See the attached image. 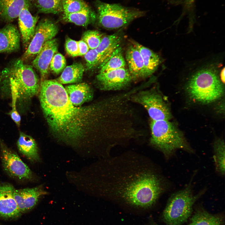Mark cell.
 Segmentation results:
<instances>
[{"label": "cell", "mask_w": 225, "mask_h": 225, "mask_svg": "<svg viewBox=\"0 0 225 225\" xmlns=\"http://www.w3.org/2000/svg\"><path fill=\"white\" fill-rule=\"evenodd\" d=\"M61 19L65 22L72 23L77 25L86 27L95 22L97 19V14L90 8L74 13H62Z\"/></svg>", "instance_id": "22"}, {"label": "cell", "mask_w": 225, "mask_h": 225, "mask_svg": "<svg viewBox=\"0 0 225 225\" xmlns=\"http://www.w3.org/2000/svg\"><path fill=\"white\" fill-rule=\"evenodd\" d=\"M48 192L42 185L32 188L15 189L13 196L21 212L30 210L37 204L39 198Z\"/></svg>", "instance_id": "12"}, {"label": "cell", "mask_w": 225, "mask_h": 225, "mask_svg": "<svg viewBox=\"0 0 225 225\" xmlns=\"http://www.w3.org/2000/svg\"><path fill=\"white\" fill-rule=\"evenodd\" d=\"M0 150L2 165L8 175L22 181H31L34 179L33 174L28 166L0 138Z\"/></svg>", "instance_id": "9"}, {"label": "cell", "mask_w": 225, "mask_h": 225, "mask_svg": "<svg viewBox=\"0 0 225 225\" xmlns=\"http://www.w3.org/2000/svg\"><path fill=\"white\" fill-rule=\"evenodd\" d=\"M220 77L222 82L224 83L225 82V68L222 70L220 73Z\"/></svg>", "instance_id": "37"}, {"label": "cell", "mask_w": 225, "mask_h": 225, "mask_svg": "<svg viewBox=\"0 0 225 225\" xmlns=\"http://www.w3.org/2000/svg\"><path fill=\"white\" fill-rule=\"evenodd\" d=\"M29 9L28 8H23L18 17L22 42L26 49L34 35L36 24L39 18L38 15H32Z\"/></svg>", "instance_id": "15"}, {"label": "cell", "mask_w": 225, "mask_h": 225, "mask_svg": "<svg viewBox=\"0 0 225 225\" xmlns=\"http://www.w3.org/2000/svg\"><path fill=\"white\" fill-rule=\"evenodd\" d=\"M78 56H84L89 51L90 49L86 42L82 39L77 41Z\"/></svg>", "instance_id": "35"}, {"label": "cell", "mask_w": 225, "mask_h": 225, "mask_svg": "<svg viewBox=\"0 0 225 225\" xmlns=\"http://www.w3.org/2000/svg\"><path fill=\"white\" fill-rule=\"evenodd\" d=\"M65 88L70 100L75 106L79 107L91 101L93 97L92 90L85 83L69 85Z\"/></svg>", "instance_id": "18"}, {"label": "cell", "mask_w": 225, "mask_h": 225, "mask_svg": "<svg viewBox=\"0 0 225 225\" xmlns=\"http://www.w3.org/2000/svg\"><path fill=\"white\" fill-rule=\"evenodd\" d=\"M121 38V36L118 33L103 37L99 45L95 49L101 57L100 65L119 46Z\"/></svg>", "instance_id": "24"}, {"label": "cell", "mask_w": 225, "mask_h": 225, "mask_svg": "<svg viewBox=\"0 0 225 225\" xmlns=\"http://www.w3.org/2000/svg\"><path fill=\"white\" fill-rule=\"evenodd\" d=\"M39 92L43 114L53 134L58 139L73 143L91 132L107 137L113 129L117 111L115 97L77 107L70 100L65 88L56 80L40 81Z\"/></svg>", "instance_id": "1"}, {"label": "cell", "mask_w": 225, "mask_h": 225, "mask_svg": "<svg viewBox=\"0 0 225 225\" xmlns=\"http://www.w3.org/2000/svg\"><path fill=\"white\" fill-rule=\"evenodd\" d=\"M146 156L127 151L104 158L98 187L108 199L134 207L148 208L164 190L163 179Z\"/></svg>", "instance_id": "2"}, {"label": "cell", "mask_w": 225, "mask_h": 225, "mask_svg": "<svg viewBox=\"0 0 225 225\" xmlns=\"http://www.w3.org/2000/svg\"><path fill=\"white\" fill-rule=\"evenodd\" d=\"M150 126V145L162 152L165 158H169L178 149L193 152L182 133L169 120H151Z\"/></svg>", "instance_id": "3"}, {"label": "cell", "mask_w": 225, "mask_h": 225, "mask_svg": "<svg viewBox=\"0 0 225 225\" xmlns=\"http://www.w3.org/2000/svg\"><path fill=\"white\" fill-rule=\"evenodd\" d=\"M131 100L145 109L151 120H170L172 117L167 104L161 95L155 90H140L131 96Z\"/></svg>", "instance_id": "8"}, {"label": "cell", "mask_w": 225, "mask_h": 225, "mask_svg": "<svg viewBox=\"0 0 225 225\" xmlns=\"http://www.w3.org/2000/svg\"><path fill=\"white\" fill-rule=\"evenodd\" d=\"M102 34L96 30H88L83 34L82 40L86 43L90 49H96L103 37Z\"/></svg>", "instance_id": "30"}, {"label": "cell", "mask_w": 225, "mask_h": 225, "mask_svg": "<svg viewBox=\"0 0 225 225\" xmlns=\"http://www.w3.org/2000/svg\"><path fill=\"white\" fill-rule=\"evenodd\" d=\"M17 145L19 152L31 162L40 161L37 143L30 136L20 131Z\"/></svg>", "instance_id": "20"}, {"label": "cell", "mask_w": 225, "mask_h": 225, "mask_svg": "<svg viewBox=\"0 0 225 225\" xmlns=\"http://www.w3.org/2000/svg\"><path fill=\"white\" fill-rule=\"evenodd\" d=\"M66 65V61L64 57L61 53L57 52L51 61L49 69L53 73L58 74L62 72Z\"/></svg>", "instance_id": "31"}, {"label": "cell", "mask_w": 225, "mask_h": 225, "mask_svg": "<svg viewBox=\"0 0 225 225\" xmlns=\"http://www.w3.org/2000/svg\"><path fill=\"white\" fill-rule=\"evenodd\" d=\"M2 79V72H1L0 71V84L1 83V81Z\"/></svg>", "instance_id": "38"}, {"label": "cell", "mask_w": 225, "mask_h": 225, "mask_svg": "<svg viewBox=\"0 0 225 225\" xmlns=\"http://www.w3.org/2000/svg\"><path fill=\"white\" fill-rule=\"evenodd\" d=\"M84 71V67L81 62H74L66 67L56 80L61 84L79 82L82 81Z\"/></svg>", "instance_id": "23"}, {"label": "cell", "mask_w": 225, "mask_h": 225, "mask_svg": "<svg viewBox=\"0 0 225 225\" xmlns=\"http://www.w3.org/2000/svg\"><path fill=\"white\" fill-rule=\"evenodd\" d=\"M65 47L66 51L68 55L72 57L79 56L77 41L67 37L66 39Z\"/></svg>", "instance_id": "34"}, {"label": "cell", "mask_w": 225, "mask_h": 225, "mask_svg": "<svg viewBox=\"0 0 225 225\" xmlns=\"http://www.w3.org/2000/svg\"><path fill=\"white\" fill-rule=\"evenodd\" d=\"M98 24L105 28H118L125 26L134 19L142 16L143 11L118 4H110L95 0L94 2Z\"/></svg>", "instance_id": "7"}, {"label": "cell", "mask_w": 225, "mask_h": 225, "mask_svg": "<svg viewBox=\"0 0 225 225\" xmlns=\"http://www.w3.org/2000/svg\"><path fill=\"white\" fill-rule=\"evenodd\" d=\"M126 60L132 80L146 78L145 68L141 55L133 45L130 46L126 51Z\"/></svg>", "instance_id": "19"}, {"label": "cell", "mask_w": 225, "mask_h": 225, "mask_svg": "<svg viewBox=\"0 0 225 225\" xmlns=\"http://www.w3.org/2000/svg\"><path fill=\"white\" fill-rule=\"evenodd\" d=\"M216 168L218 171L224 175L225 172V145L223 140H217L213 146Z\"/></svg>", "instance_id": "28"}, {"label": "cell", "mask_w": 225, "mask_h": 225, "mask_svg": "<svg viewBox=\"0 0 225 225\" xmlns=\"http://www.w3.org/2000/svg\"><path fill=\"white\" fill-rule=\"evenodd\" d=\"M2 74L11 78L17 92V103L19 106L29 103L31 98L39 92L40 82L32 66L18 59L5 68Z\"/></svg>", "instance_id": "4"}, {"label": "cell", "mask_w": 225, "mask_h": 225, "mask_svg": "<svg viewBox=\"0 0 225 225\" xmlns=\"http://www.w3.org/2000/svg\"><path fill=\"white\" fill-rule=\"evenodd\" d=\"M84 58L88 70L92 69L100 64L101 57L95 49H90L84 55Z\"/></svg>", "instance_id": "33"}, {"label": "cell", "mask_w": 225, "mask_h": 225, "mask_svg": "<svg viewBox=\"0 0 225 225\" xmlns=\"http://www.w3.org/2000/svg\"><path fill=\"white\" fill-rule=\"evenodd\" d=\"M186 89L191 99L202 104L217 100L224 92L223 86L216 72L210 69L202 70L193 75L188 81Z\"/></svg>", "instance_id": "5"}, {"label": "cell", "mask_w": 225, "mask_h": 225, "mask_svg": "<svg viewBox=\"0 0 225 225\" xmlns=\"http://www.w3.org/2000/svg\"><path fill=\"white\" fill-rule=\"evenodd\" d=\"M57 23L49 18L41 20L36 26L34 35L21 59L23 62L39 53L46 42L53 39L57 34Z\"/></svg>", "instance_id": "10"}, {"label": "cell", "mask_w": 225, "mask_h": 225, "mask_svg": "<svg viewBox=\"0 0 225 225\" xmlns=\"http://www.w3.org/2000/svg\"><path fill=\"white\" fill-rule=\"evenodd\" d=\"M204 192L202 191L194 195L189 185L172 195L163 212L165 223L168 225H181L186 222L192 214L194 204Z\"/></svg>", "instance_id": "6"}, {"label": "cell", "mask_w": 225, "mask_h": 225, "mask_svg": "<svg viewBox=\"0 0 225 225\" xmlns=\"http://www.w3.org/2000/svg\"><path fill=\"white\" fill-rule=\"evenodd\" d=\"M21 35L17 27L8 23L0 29V53L18 51L20 48Z\"/></svg>", "instance_id": "16"}, {"label": "cell", "mask_w": 225, "mask_h": 225, "mask_svg": "<svg viewBox=\"0 0 225 225\" xmlns=\"http://www.w3.org/2000/svg\"><path fill=\"white\" fill-rule=\"evenodd\" d=\"M126 62L122 54V48L120 46L116 48L111 54L99 66V72L125 68Z\"/></svg>", "instance_id": "25"}, {"label": "cell", "mask_w": 225, "mask_h": 225, "mask_svg": "<svg viewBox=\"0 0 225 225\" xmlns=\"http://www.w3.org/2000/svg\"><path fill=\"white\" fill-rule=\"evenodd\" d=\"M132 43L141 55L144 63L146 78L148 77L157 69L160 63V58L152 50L137 42L132 41Z\"/></svg>", "instance_id": "21"}, {"label": "cell", "mask_w": 225, "mask_h": 225, "mask_svg": "<svg viewBox=\"0 0 225 225\" xmlns=\"http://www.w3.org/2000/svg\"><path fill=\"white\" fill-rule=\"evenodd\" d=\"M151 225H159L154 222L152 223Z\"/></svg>", "instance_id": "39"}, {"label": "cell", "mask_w": 225, "mask_h": 225, "mask_svg": "<svg viewBox=\"0 0 225 225\" xmlns=\"http://www.w3.org/2000/svg\"><path fill=\"white\" fill-rule=\"evenodd\" d=\"M15 189L9 183H0V217L12 218L21 215L13 196Z\"/></svg>", "instance_id": "13"}, {"label": "cell", "mask_w": 225, "mask_h": 225, "mask_svg": "<svg viewBox=\"0 0 225 225\" xmlns=\"http://www.w3.org/2000/svg\"><path fill=\"white\" fill-rule=\"evenodd\" d=\"M221 217L201 209L197 210L190 219L188 225H222Z\"/></svg>", "instance_id": "26"}, {"label": "cell", "mask_w": 225, "mask_h": 225, "mask_svg": "<svg viewBox=\"0 0 225 225\" xmlns=\"http://www.w3.org/2000/svg\"><path fill=\"white\" fill-rule=\"evenodd\" d=\"M32 5V0H0V21L10 23L23 8H30Z\"/></svg>", "instance_id": "17"}, {"label": "cell", "mask_w": 225, "mask_h": 225, "mask_svg": "<svg viewBox=\"0 0 225 225\" xmlns=\"http://www.w3.org/2000/svg\"><path fill=\"white\" fill-rule=\"evenodd\" d=\"M58 42L53 38L45 43L32 62V64L39 72L41 81L45 80L48 74L51 61L57 52Z\"/></svg>", "instance_id": "14"}, {"label": "cell", "mask_w": 225, "mask_h": 225, "mask_svg": "<svg viewBox=\"0 0 225 225\" xmlns=\"http://www.w3.org/2000/svg\"><path fill=\"white\" fill-rule=\"evenodd\" d=\"M11 95L12 98V108L9 113L12 120L18 127L20 126L21 118L16 108L17 101V92L16 87L13 84L10 85Z\"/></svg>", "instance_id": "32"}, {"label": "cell", "mask_w": 225, "mask_h": 225, "mask_svg": "<svg viewBox=\"0 0 225 225\" xmlns=\"http://www.w3.org/2000/svg\"><path fill=\"white\" fill-rule=\"evenodd\" d=\"M62 13H74L91 8L83 0H62Z\"/></svg>", "instance_id": "29"}, {"label": "cell", "mask_w": 225, "mask_h": 225, "mask_svg": "<svg viewBox=\"0 0 225 225\" xmlns=\"http://www.w3.org/2000/svg\"><path fill=\"white\" fill-rule=\"evenodd\" d=\"M96 80L100 90L116 91L126 88L133 80L128 69L125 67L99 72Z\"/></svg>", "instance_id": "11"}, {"label": "cell", "mask_w": 225, "mask_h": 225, "mask_svg": "<svg viewBox=\"0 0 225 225\" xmlns=\"http://www.w3.org/2000/svg\"><path fill=\"white\" fill-rule=\"evenodd\" d=\"M62 0H32L38 13L58 14L62 12Z\"/></svg>", "instance_id": "27"}, {"label": "cell", "mask_w": 225, "mask_h": 225, "mask_svg": "<svg viewBox=\"0 0 225 225\" xmlns=\"http://www.w3.org/2000/svg\"><path fill=\"white\" fill-rule=\"evenodd\" d=\"M194 1V0H185V6L188 10L192 8Z\"/></svg>", "instance_id": "36"}]
</instances>
